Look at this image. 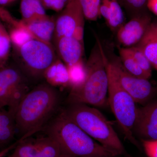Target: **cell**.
Listing matches in <instances>:
<instances>
[{
	"label": "cell",
	"instance_id": "cell-32",
	"mask_svg": "<svg viewBox=\"0 0 157 157\" xmlns=\"http://www.w3.org/2000/svg\"><path fill=\"white\" fill-rule=\"evenodd\" d=\"M156 29H157V26H156Z\"/></svg>",
	"mask_w": 157,
	"mask_h": 157
},
{
	"label": "cell",
	"instance_id": "cell-13",
	"mask_svg": "<svg viewBox=\"0 0 157 157\" xmlns=\"http://www.w3.org/2000/svg\"><path fill=\"white\" fill-rule=\"evenodd\" d=\"M54 42L59 57L66 66L74 64L82 59L84 44L75 37H60Z\"/></svg>",
	"mask_w": 157,
	"mask_h": 157
},
{
	"label": "cell",
	"instance_id": "cell-3",
	"mask_svg": "<svg viewBox=\"0 0 157 157\" xmlns=\"http://www.w3.org/2000/svg\"><path fill=\"white\" fill-rule=\"evenodd\" d=\"M106 54L98 37L85 64L86 77L83 84L70 90L67 104H82L101 107L107 101L108 76Z\"/></svg>",
	"mask_w": 157,
	"mask_h": 157
},
{
	"label": "cell",
	"instance_id": "cell-24",
	"mask_svg": "<svg viewBox=\"0 0 157 157\" xmlns=\"http://www.w3.org/2000/svg\"><path fill=\"white\" fill-rule=\"evenodd\" d=\"M126 48L140 67L150 78L151 76L152 66L142 51L136 46Z\"/></svg>",
	"mask_w": 157,
	"mask_h": 157
},
{
	"label": "cell",
	"instance_id": "cell-29",
	"mask_svg": "<svg viewBox=\"0 0 157 157\" xmlns=\"http://www.w3.org/2000/svg\"><path fill=\"white\" fill-rule=\"evenodd\" d=\"M17 144V141H15L10 146L4 149L3 150L1 151H0V157H6V156L8 155L10 153V152L16 146Z\"/></svg>",
	"mask_w": 157,
	"mask_h": 157
},
{
	"label": "cell",
	"instance_id": "cell-6",
	"mask_svg": "<svg viewBox=\"0 0 157 157\" xmlns=\"http://www.w3.org/2000/svg\"><path fill=\"white\" fill-rule=\"evenodd\" d=\"M19 59L15 63L29 79L43 78L45 70L57 56L52 44L33 39L16 50Z\"/></svg>",
	"mask_w": 157,
	"mask_h": 157
},
{
	"label": "cell",
	"instance_id": "cell-22",
	"mask_svg": "<svg viewBox=\"0 0 157 157\" xmlns=\"http://www.w3.org/2000/svg\"><path fill=\"white\" fill-rule=\"evenodd\" d=\"M110 9V17L107 24L112 31H117L123 25L124 17L122 9L117 0H107Z\"/></svg>",
	"mask_w": 157,
	"mask_h": 157
},
{
	"label": "cell",
	"instance_id": "cell-30",
	"mask_svg": "<svg viewBox=\"0 0 157 157\" xmlns=\"http://www.w3.org/2000/svg\"><path fill=\"white\" fill-rule=\"evenodd\" d=\"M14 1L15 0H0V6L7 5Z\"/></svg>",
	"mask_w": 157,
	"mask_h": 157
},
{
	"label": "cell",
	"instance_id": "cell-5",
	"mask_svg": "<svg viewBox=\"0 0 157 157\" xmlns=\"http://www.w3.org/2000/svg\"><path fill=\"white\" fill-rule=\"evenodd\" d=\"M108 76V102L112 112L127 140L138 147L135 139L134 128L137 109L135 100L122 87L117 81L105 58Z\"/></svg>",
	"mask_w": 157,
	"mask_h": 157
},
{
	"label": "cell",
	"instance_id": "cell-11",
	"mask_svg": "<svg viewBox=\"0 0 157 157\" xmlns=\"http://www.w3.org/2000/svg\"><path fill=\"white\" fill-rule=\"evenodd\" d=\"M151 18L144 14L132 17L117 31V38L121 44L127 47L135 46L144 36L151 24Z\"/></svg>",
	"mask_w": 157,
	"mask_h": 157
},
{
	"label": "cell",
	"instance_id": "cell-2",
	"mask_svg": "<svg viewBox=\"0 0 157 157\" xmlns=\"http://www.w3.org/2000/svg\"><path fill=\"white\" fill-rule=\"evenodd\" d=\"M64 157H118L87 135L61 110L44 128Z\"/></svg>",
	"mask_w": 157,
	"mask_h": 157
},
{
	"label": "cell",
	"instance_id": "cell-1",
	"mask_svg": "<svg viewBox=\"0 0 157 157\" xmlns=\"http://www.w3.org/2000/svg\"><path fill=\"white\" fill-rule=\"evenodd\" d=\"M61 101L58 90L47 82L30 90L19 104L14 117L19 139L24 140L44 129L56 114Z\"/></svg>",
	"mask_w": 157,
	"mask_h": 157
},
{
	"label": "cell",
	"instance_id": "cell-8",
	"mask_svg": "<svg viewBox=\"0 0 157 157\" xmlns=\"http://www.w3.org/2000/svg\"><path fill=\"white\" fill-rule=\"evenodd\" d=\"M107 63L122 87L136 103L143 104L151 98L154 89L148 79L136 77L124 68L120 59H113Z\"/></svg>",
	"mask_w": 157,
	"mask_h": 157
},
{
	"label": "cell",
	"instance_id": "cell-28",
	"mask_svg": "<svg viewBox=\"0 0 157 157\" xmlns=\"http://www.w3.org/2000/svg\"><path fill=\"white\" fill-rule=\"evenodd\" d=\"M147 8L153 14L157 15V0H147Z\"/></svg>",
	"mask_w": 157,
	"mask_h": 157
},
{
	"label": "cell",
	"instance_id": "cell-17",
	"mask_svg": "<svg viewBox=\"0 0 157 157\" xmlns=\"http://www.w3.org/2000/svg\"><path fill=\"white\" fill-rule=\"evenodd\" d=\"M156 26L151 24L140 42L135 45L142 51L152 67L157 70V42L155 38Z\"/></svg>",
	"mask_w": 157,
	"mask_h": 157
},
{
	"label": "cell",
	"instance_id": "cell-9",
	"mask_svg": "<svg viewBox=\"0 0 157 157\" xmlns=\"http://www.w3.org/2000/svg\"><path fill=\"white\" fill-rule=\"evenodd\" d=\"M56 19L53 39L73 36L83 44L85 16L79 0H70Z\"/></svg>",
	"mask_w": 157,
	"mask_h": 157
},
{
	"label": "cell",
	"instance_id": "cell-31",
	"mask_svg": "<svg viewBox=\"0 0 157 157\" xmlns=\"http://www.w3.org/2000/svg\"><path fill=\"white\" fill-rule=\"evenodd\" d=\"M155 38L157 42V30L156 27L155 30Z\"/></svg>",
	"mask_w": 157,
	"mask_h": 157
},
{
	"label": "cell",
	"instance_id": "cell-21",
	"mask_svg": "<svg viewBox=\"0 0 157 157\" xmlns=\"http://www.w3.org/2000/svg\"><path fill=\"white\" fill-rule=\"evenodd\" d=\"M11 45L9 32L0 19V68L8 64Z\"/></svg>",
	"mask_w": 157,
	"mask_h": 157
},
{
	"label": "cell",
	"instance_id": "cell-18",
	"mask_svg": "<svg viewBox=\"0 0 157 157\" xmlns=\"http://www.w3.org/2000/svg\"><path fill=\"white\" fill-rule=\"evenodd\" d=\"M20 11L22 20L29 21L47 15L40 0H21Z\"/></svg>",
	"mask_w": 157,
	"mask_h": 157
},
{
	"label": "cell",
	"instance_id": "cell-20",
	"mask_svg": "<svg viewBox=\"0 0 157 157\" xmlns=\"http://www.w3.org/2000/svg\"><path fill=\"white\" fill-rule=\"evenodd\" d=\"M70 78V90L78 87L83 84L86 77L85 64L82 59L74 64L67 66Z\"/></svg>",
	"mask_w": 157,
	"mask_h": 157
},
{
	"label": "cell",
	"instance_id": "cell-10",
	"mask_svg": "<svg viewBox=\"0 0 157 157\" xmlns=\"http://www.w3.org/2000/svg\"><path fill=\"white\" fill-rule=\"evenodd\" d=\"M6 157H64L60 147L51 137H31L19 141Z\"/></svg>",
	"mask_w": 157,
	"mask_h": 157
},
{
	"label": "cell",
	"instance_id": "cell-4",
	"mask_svg": "<svg viewBox=\"0 0 157 157\" xmlns=\"http://www.w3.org/2000/svg\"><path fill=\"white\" fill-rule=\"evenodd\" d=\"M67 105L62 111L90 137L119 156L132 157L127 152L112 125L101 111L86 104Z\"/></svg>",
	"mask_w": 157,
	"mask_h": 157
},
{
	"label": "cell",
	"instance_id": "cell-12",
	"mask_svg": "<svg viewBox=\"0 0 157 157\" xmlns=\"http://www.w3.org/2000/svg\"><path fill=\"white\" fill-rule=\"evenodd\" d=\"M134 134L141 140H157V101L138 108Z\"/></svg>",
	"mask_w": 157,
	"mask_h": 157
},
{
	"label": "cell",
	"instance_id": "cell-16",
	"mask_svg": "<svg viewBox=\"0 0 157 157\" xmlns=\"http://www.w3.org/2000/svg\"><path fill=\"white\" fill-rule=\"evenodd\" d=\"M16 133L14 117L0 107V147L5 149L14 143Z\"/></svg>",
	"mask_w": 157,
	"mask_h": 157
},
{
	"label": "cell",
	"instance_id": "cell-25",
	"mask_svg": "<svg viewBox=\"0 0 157 157\" xmlns=\"http://www.w3.org/2000/svg\"><path fill=\"white\" fill-rule=\"evenodd\" d=\"M121 6L126 9L132 17L144 14L147 0H117Z\"/></svg>",
	"mask_w": 157,
	"mask_h": 157
},
{
	"label": "cell",
	"instance_id": "cell-14",
	"mask_svg": "<svg viewBox=\"0 0 157 157\" xmlns=\"http://www.w3.org/2000/svg\"><path fill=\"white\" fill-rule=\"evenodd\" d=\"M21 21L34 39L52 44L56 26V18L45 15L29 21Z\"/></svg>",
	"mask_w": 157,
	"mask_h": 157
},
{
	"label": "cell",
	"instance_id": "cell-15",
	"mask_svg": "<svg viewBox=\"0 0 157 157\" xmlns=\"http://www.w3.org/2000/svg\"><path fill=\"white\" fill-rule=\"evenodd\" d=\"M43 78L54 87H70V78L67 66L58 57L44 72Z\"/></svg>",
	"mask_w": 157,
	"mask_h": 157
},
{
	"label": "cell",
	"instance_id": "cell-7",
	"mask_svg": "<svg viewBox=\"0 0 157 157\" xmlns=\"http://www.w3.org/2000/svg\"><path fill=\"white\" fill-rule=\"evenodd\" d=\"M29 78L16 63L0 68V107L15 117L19 104L30 91Z\"/></svg>",
	"mask_w": 157,
	"mask_h": 157
},
{
	"label": "cell",
	"instance_id": "cell-19",
	"mask_svg": "<svg viewBox=\"0 0 157 157\" xmlns=\"http://www.w3.org/2000/svg\"><path fill=\"white\" fill-rule=\"evenodd\" d=\"M119 52L121 62L128 73L139 78L147 79L150 78L138 65L126 48H119Z\"/></svg>",
	"mask_w": 157,
	"mask_h": 157
},
{
	"label": "cell",
	"instance_id": "cell-23",
	"mask_svg": "<svg viewBox=\"0 0 157 157\" xmlns=\"http://www.w3.org/2000/svg\"><path fill=\"white\" fill-rule=\"evenodd\" d=\"M85 19L95 21L98 19L100 14L101 0H79Z\"/></svg>",
	"mask_w": 157,
	"mask_h": 157
},
{
	"label": "cell",
	"instance_id": "cell-26",
	"mask_svg": "<svg viewBox=\"0 0 157 157\" xmlns=\"http://www.w3.org/2000/svg\"><path fill=\"white\" fill-rule=\"evenodd\" d=\"M45 9L60 12L67 5L70 0H40Z\"/></svg>",
	"mask_w": 157,
	"mask_h": 157
},
{
	"label": "cell",
	"instance_id": "cell-27",
	"mask_svg": "<svg viewBox=\"0 0 157 157\" xmlns=\"http://www.w3.org/2000/svg\"><path fill=\"white\" fill-rule=\"evenodd\" d=\"M143 147L148 157H157V140H141Z\"/></svg>",
	"mask_w": 157,
	"mask_h": 157
}]
</instances>
